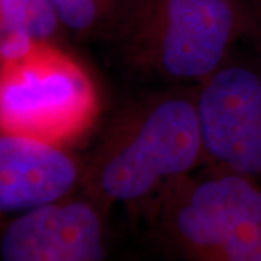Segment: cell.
Listing matches in <instances>:
<instances>
[{
	"instance_id": "3957f363",
	"label": "cell",
	"mask_w": 261,
	"mask_h": 261,
	"mask_svg": "<svg viewBox=\"0 0 261 261\" xmlns=\"http://www.w3.org/2000/svg\"><path fill=\"white\" fill-rule=\"evenodd\" d=\"M141 222L177 261H261V181L205 164L164 187Z\"/></svg>"
},
{
	"instance_id": "6da1fadb",
	"label": "cell",
	"mask_w": 261,
	"mask_h": 261,
	"mask_svg": "<svg viewBox=\"0 0 261 261\" xmlns=\"http://www.w3.org/2000/svg\"><path fill=\"white\" fill-rule=\"evenodd\" d=\"M84 159V193L130 224L171 181L206 164L195 86H161L115 108Z\"/></svg>"
},
{
	"instance_id": "7a4b0ae2",
	"label": "cell",
	"mask_w": 261,
	"mask_h": 261,
	"mask_svg": "<svg viewBox=\"0 0 261 261\" xmlns=\"http://www.w3.org/2000/svg\"><path fill=\"white\" fill-rule=\"evenodd\" d=\"M248 31L245 0H121L99 39L134 77L196 87Z\"/></svg>"
},
{
	"instance_id": "8fae6325",
	"label": "cell",
	"mask_w": 261,
	"mask_h": 261,
	"mask_svg": "<svg viewBox=\"0 0 261 261\" xmlns=\"http://www.w3.org/2000/svg\"><path fill=\"white\" fill-rule=\"evenodd\" d=\"M119 2H121V0H113V3H115V5H116V6H118V5H119Z\"/></svg>"
},
{
	"instance_id": "30bf717a",
	"label": "cell",
	"mask_w": 261,
	"mask_h": 261,
	"mask_svg": "<svg viewBox=\"0 0 261 261\" xmlns=\"http://www.w3.org/2000/svg\"><path fill=\"white\" fill-rule=\"evenodd\" d=\"M245 3L250 13V31L245 41L261 48V0H245Z\"/></svg>"
},
{
	"instance_id": "9c48e42d",
	"label": "cell",
	"mask_w": 261,
	"mask_h": 261,
	"mask_svg": "<svg viewBox=\"0 0 261 261\" xmlns=\"http://www.w3.org/2000/svg\"><path fill=\"white\" fill-rule=\"evenodd\" d=\"M65 29L83 39L102 35L116 5L113 0H53Z\"/></svg>"
},
{
	"instance_id": "277c9868",
	"label": "cell",
	"mask_w": 261,
	"mask_h": 261,
	"mask_svg": "<svg viewBox=\"0 0 261 261\" xmlns=\"http://www.w3.org/2000/svg\"><path fill=\"white\" fill-rule=\"evenodd\" d=\"M0 126L68 145L82 138L100 113V96L84 65L57 42L34 41L2 60Z\"/></svg>"
},
{
	"instance_id": "52a82bcc",
	"label": "cell",
	"mask_w": 261,
	"mask_h": 261,
	"mask_svg": "<svg viewBox=\"0 0 261 261\" xmlns=\"http://www.w3.org/2000/svg\"><path fill=\"white\" fill-rule=\"evenodd\" d=\"M84 159L68 145L13 132L0 135V211L13 216L83 190Z\"/></svg>"
},
{
	"instance_id": "ba28073f",
	"label": "cell",
	"mask_w": 261,
	"mask_h": 261,
	"mask_svg": "<svg viewBox=\"0 0 261 261\" xmlns=\"http://www.w3.org/2000/svg\"><path fill=\"white\" fill-rule=\"evenodd\" d=\"M2 34L53 41L63 25L53 0H0Z\"/></svg>"
},
{
	"instance_id": "5b68a950",
	"label": "cell",
	"mask_w": 261,
	"mask_h": 261,
	"mask_svg": "<svg viewBox=\"0 0 261 261\" xmlns=\"http://www.w3.org/2000/svg\"><path fill=\"white\" fill-rule=\"evenodd\" d=\"M206 166L261 181V48L244 39L196 86Z\"/></svg>"
},
{
	"instance_id": "8992f818",
	"label": "cell",
	"mask_w": 261,
	"mask_h": 261,
	"mask_svg": "<svg viewBox=\"0 0 261 261\" xmlns=\"http://www.w3.org/2000/svg\"><path fill=\"white\" fill-rule=\"evenodd\" d=\"M111 207L80 192L3 218L2 261H111Z\"/></svg>"
}]
</instances>
